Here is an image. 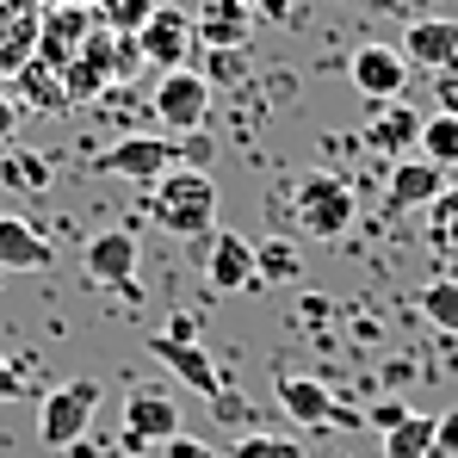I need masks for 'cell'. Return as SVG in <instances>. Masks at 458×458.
<instances>
[{"label":"cell","instance_id":"cell-1","mask_svg":"<svg viewBox=\"0 0 458 458\" xmlns=\"http://www.w3.org/2000/svg\"><path fill=\"white\" fill-rule=\"evenodd\" d=\"M149 217L167 235H211L217 229V180L192 161H180L174 174H161L149 186Z\"/></svg>","mask_w":458,"mask_h":458},{"label":"cell","instance_id":"cell-2","mask_svg":"<svg viewBox=\"0 0 458 458\" xmlns=\"http://www.w3.org/2000/svg\"><path fill=\"white\" fill-rule=\"evenodd\" d=\"M137 69H143V50H137V38L93 25V38L81 44V56L69 63V93H75V106H87V99H99L106 87L131 81Z\"/></svg>","mask_w":458,"mask_h":458},{"label":"cell","instance_id":"cell-3","mask_svg":"<svg viewBox=\"0 0 458 458\" xmlns=\"http://www.w3.org/2000/svg\"><path fill=\"white\" fill-rule=\"evenodd\" d=\"M205 155V137H192V143H180V137H124V143H112V149L99 155L93 167L106 174V180H131V186H155L161 174H174L180 161H199Z\"/></svg>","mask_w":458,"mask_h":458},{"label":"cell","instance_id":"cell-4","mask_svg":"<svg viewBox=\"0 0 458 458\" xmlns=\"http://www.w3.org/2000/svg\"><path fill=\"white\" fill-rule=\"evenodd\" d=\"M353 186L341 180V174H304L298 186H292V224L304 229L310 242H335V235H347L353 229Z\"/></svg>","mask_w":458,"mask_h":458},{"label":"cell","instance_id":"cell-5","mask_svg":"<svg viewBox=\"0 0 458 458\" xmlns=\"http://www.w3.org/2000/svg\"><path fill=\"white\" fill-rule=\"evenodd\" d=\"M149 112L167 137H199L211 124V81L199 69H161V81L149 93Z\"/></svg>","mask_w":458,"mask_h":458},{"label":"cell","instance_id":"cell-6","mask_svg":"<svg viewBox=\"0 0 458 458\" xmlns=\"http://www.w3.org/2000/svg\"><path fill=\"white\" fill-rule=\"evenodd\" d=\"M93 409H99V384H93V378L56 384V390L38 403V440H44L50 453H69V446H81V434L93 428Z\"/></svg>","mask_w":458,"mask_h":458},{"label":"cell","instance_id":"cell-7","mask_svg":"<svg viewBox=\"0 0 458 458\" xmlns=\"http://www.w3.org/2000/svg\"><path fill=\"white\" fill-rule=\"evenodd\" d=\"M137 267H143L137 229H99V235H87V248H81V273H87L99 292L137 298Z\"/></svg>","mask_w":458,"mask_h":458},{"label":"cell","instance_id":"cell-8","mask_svg":"<svg viewBox=\"0 0 458 458\" xmlns=\"http://www.w3.org/2000/svg\"><path fill=\"white\" fill-rule=\"evenodd\" d=\"M273 396H279V409H285L298 428H347V434H353V428H366V415H360V409H347V403H341L322 378L279 372V378H273Z\"/></svg>","mask_w":458,"mask_h":458},{"label":"cell","instance_id":"cell-9","mask_svg":"<svg viewBox=\"0 0 458 458\" xmlns=\"http://www.w3.org/2000/svg\"><path fill=\"white\" fill-rule=\"evenodd\" d=\"M174 434H186L180 428V396L161 390V384H137L124 396V446L131 453H161Z\"/></svg>","mask_w":458,"mask_h":458},{"label":"cell","instance_id":"cell-10","mask_svg":"<svg viewBox=\"0 0 458 458\" xmlns=\"http://www.w3.org/2000/svg\"><path fill=\"white\" fill-rule=\"evenodd\" d=\"M149 353L167 366V378H180L192 396H205V403H217V409L229 403L224 372H217V360H211L199 341H167V335H149Z\"/></svg>","mask_w":458,"mask_h":458},{"label":"cell","instance_id":"cell-11","mask_svg":"<svg viewBox=\"0 0 458 458\" xmlns=\"http://www.w3.org/2000/svg\"><path fill=\"white\" fill-rule=\"evenodd\" d=\"M347 81H353V93L360 99H403V81H409V56H403V44H360L353 56H347Z\"/></svg>","mask_w":458,"mask_h":458},{"label":"cell","instance_id":"cell-12","mask_svg":"<svg viewBox=\"0 0 458 458\" xmlns=\"http://www.w3.org/2000/svg\"><path fill=\"white\" fill-rule=\"evenodd\" d=\"M446 192V167L428 155H396L390 180H384V211H428Z\"/></svg>","mask_w":458,"mask_h":458},{"label":"cell","instance_id":"cell-13","mask_svg":"<svg viewBox=\"0 0 458 458\" xmlns=\"http://www.w3.org/2000/svg\"><path fill=\"white\" fill-rule=\"evenodd\" d=\"M93 25H99L93 6H44V19H38V50H31V56L69 69L81 56V44L93 38Z\"/></svg>","mask_w":458,"mask_h":458},{"label":"cell","instance_id":"cell-14","mask_svg":"<svg viewBox=\"0 0 458 458\" xmlns=\"http://www.w3.org/2000/svg\"><path fill=\"white\" fill-rule=\"evenodd\" d=\"M421 124H428V112L421 106H409V99H378L372 106V118H366V149L378 155H415L421 149Z\"/></svg>","mask_w":458,"mask_h":458},{"label":"cell","instance_id":"cell-15","mask_svg":"<svg viewBox=\"0 0 458 458\" xmlns=\"http://www.w3.org/2000/svg\"><path fill=\"white\" fill-rule=\"evenodd\" d=\"M192 13H180V6H155L149 25L137 31V50H143V63L155 69H186V56H192Z\"/></svg>","mask_w":458,"mask_h":458},{"label":"cell","instance_id":"cell-16","mask_svg":"<svg viewBox=\"0 0 458 458\" xmlns=\"http://www.w3.org/2000/svg\"><path fill=\"white\" fill-rule=\"evenodd\" d=\"M403 56H409V69H428V75L453 69L458 63V19H409Z\"/></svg>","mask_w":458,"mask_h":458},{"label":"cell","instance_id":"cell-17","mask_svg":"<svg viewBox=\"0 0 458 458\" xmlns=\"http://www.w3.org/2000/svg\"><path fill=\"white\" fill-rule=\"evenodd\" d=\"M38 19H44L38 0H0V81L19 75V69L31 63V50H38Z\"/></svg>","mask_w":458,"mask_h":458},{"label":"cell","instance_id":"cell-18","mask_svg":"<svg viewBox=\"0 0 458 458\" xmlns=\"http://www.w3.org/2000/svg\"><path fill=\"white\" fill-rule=\"evenodd\" d=\"M50 260H56V248H50L44 229L0 211V273H44Z\"/></svg>","mask_w":458,"mask_h":458},{"label":"cell","instance_id":"cell-19","mask_svg":"<svg viewBox=\"0 0 458 458\" xmlns=\"http://www.w3.org/2000/svg\"><path fill=\"white\" fill-rule=\"evenodd\" d=\"M248 31H254V6H242V0H205L192 13V38L205 50H242Z\"/></svg>","mask_w":458,"mask_h":458},{"label":"cell","instance_id":"cell-20","mask_svg":"<svg viewBox=\"0 0 458 458\" xmlns=\"http://www.w3.org/2000/svg\"><path fill=\"white\" fill-rule=\"evenodd\" d=\"M205 279H211V292H248L254 285V242L248 235H211V254H205Z\"/></svg>","mask_w":458,"mask_h":458},{"label":"cell","instance_id":"cell-21","mask_svg":"<svg viewBox=\"0 0 458 458\" xmlns=\"http://www.w3.org/2000/svg\"><path fill=\"white\" fill-rule=\"evenodd\" d=\"M19 93L31 99V112H44V118H63V112H75V93H69V69H56V63H25L19 69Z\"/></svg>","mask_w":458,"mask_h":458},{"label":"cell","instance_id":"cell-22","mask_svg":"<svg viewBox=\"0 0 458 458\" xmlns=\"http://www.w3.org/2000/svg\"><path fill=\"white\" fill-rule=\"evenodd\" d=\"M428 248H434L446 267H458V186H446V192L428 205Z\"/></svg>","mask_w":458,"mask_h":458},{"label":"cell","instance_id":"cell-23","mask_svg":"<svg viewBox=\"0 0 458 458\" xmlns=\"http://www.w3.org/2000/svg\"><path fill=\"white\" fill-rule=\"evenodd\" d=\"M298 273H304V260H298V248L285 235H273V242L254 248V285H292Z\"/></svg>","mask_w":458,"mask_h":458},{"label":"cell","instance_id":"cell-24","mask_svg":"<svg viewBox=\"0 0 458 458\" xmlns=\"http://www.w3.org/2000/svg\"><path fill=\"white\" fill-rule=\"evenodd\" d=\"M384 458H434V415L409 409V421H396L384 434Z\"/></svg>","mask_w":458,"mask_h":458},{"label":"cell","instance_id":"cell-25","mask_svg":"<svg viewBox=\"0 0 458 458\" xmlns=\"http://www.w3.org/2000/svg\"><path fill=\"white\" fill-rule=\"evenodd\" d=\"M415 304H421V316H428V328L458 335V279H453V273H446V279H428Z\"/></svg>","mask_w":458,"mask_h":458},{"label":"cell","instance_id":"cell-26","mask_svg":"<svg viewBox=\"0 0 458 458\" xmlns=\"http://www.w3.org/2000/svg\"><path fill=\"white\" fill-rule=\"evenodd\" d=\"M415 155L453 167V161H458V112H428V124H421V149H415Z\"/></svg>","mask_w":458,"mask_h":458},{"label":"cell","instance_id":"cell-27","mask_svg":"<svg viewBox=\"0 0 458 458\" xmlns=\"http://www.w3.org/2000/svg\"><path fill=\"white\" fill-rule=\"evenodd\" d=\"M0 186H13V192H44V186H50V155H6V161H0Z\"/></svg>","mask_w":458,"mask_h":458},{"label":"cell","instance_id":"cell-28","mask_svg":"<svg viewBox=\"0 0 458 458\" xmlns=\"http://www.w3.org/2000/svg\"><path fill=\"white\" fill-rule=\"evenodd\" d=\"M161 0H99V25L106 31H124V38H137L143 25H149V13Z\"/></svg>","mask_w":458,"mask_h":458},{"label":"cell","instance_id":"cell-29","mask_svg":"<svg viewBox=\"0 0 458 458\" xmlns=\"http://www.w3.org/2000/svg\"><path fill=\"white\" fill-rule=\"evenodd\" d=\"M229 458H304V446L298 440H279V434H242L229 446Z\"/></svg>","mask_w":458,"mask_h":458},{"label":"cell","instance_id":"cell-30","mask_svg":"<svg viewBox=\"0 0 458 458\" xmlns=\"http://www.w3.org/2000/svg\"><path fill=\"white\" fill-rule=\"evenodd\" d=\"M434 458H458V409L434 421Z\"/></svg>","mask_w":458,"mask_h":458},{"label":"cell","instance_id":"cell-31","mask_svg":"<svg viewBox=\"0 0 458 458\" xmlns=\"http://www.w3.org/2000/svg\"><path fill=\"white\" fill-rule=\"evenodd\" d=\"M161 458H217L205 440H192V434H174L167 446H161Z\"/></svg>","mask_w":458,"mask_h":458},{"label":"cell","instance_id":"cell-32","mask_svg":"<svg viewBox=\"0 0 458 458\" xmlns=\"http://www.w3.org/2000/svg\"><path fill=\"white\" fill-rule=\"evenodd\" d=\"M19 396H25V372L0 353V403H19Z\"/></svg>","mask_w":458,"mask_h":458},{"label":"cell","instance_id":"cell-33","mask_svg":"<svg viewBox=\"0 0 458 458\" xmlns=\"http://www.w3.org/2000/svg\"><path fill=\"white\" fill-rule=\"evenodd\" d=\"M396 421H409V403H378V409L366 415V428H378V434H390Z\"/></svg>","mask_w":458,"mask_h":458},{"label":"cell","instance_id":"cell-34","mask_svg":"<svg viewBox=\"0 0 458 458\" xmlns=\"http://www.w3.org/2000/svg\"><path fill=\"white\" fill-rule=\"evenodd\" d=\"M434 87H440V112H458V63H453V69H440Z\"/></svg>","mask_w":458,"mask_h":458},{"label":"cell","instance_id":"cell-35","mask_svg":"<svg viewBox=\"0 0 458 458\" xmlns=\"http://www.w3.org/2000/svg\"><path fill=\"white\" fill-rule=\"evenodd\" d=\"M161 335H167V341H199V322H192V316H174Z\"/></svg>","mask_w":458,"mask_h":458},{"label":"cell","instance_id":"cell-36","mask_svg":"<svg viewBox=\"0 0 458 458\" xmlns=\"http://www.w3.org/2000/svg\"><path fill=\"white\" fill-rule=\"evenodd\" d=\"M13 131H19V106L0 93V149H6V137H13Z\"/></svg>","mask_w":458,"mask_h":458},{"label":"cell","instance_id":"cell-37","mask_svg":"<svg viewBox=\"0 0 458 458\" xmlns=\"http://www.w3.org/2000/svg\"><path fill=\"white\" fill-rule=\"evenodd\" d=\"M50 6H93L99 13V0H50Z\"/></svg>","mask_w":458,"mask_h":458},{"label":"cell","instance_id":"cell-38","mask_svg":"<svg viewBox=\"0 0 458 458\" xmlns=\"http://www.w3.org/2000/svg\"><path fill=\"white\" fill-rule=\"evenodd\" d=\"M242 6H260V0H242Z\"/></svg>","mask_w":458,"mask_h":458}]
</instances>
